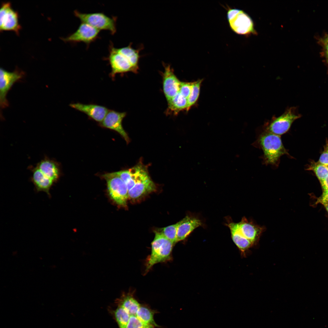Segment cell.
Listing matches in <instances>:
<instances>
[{"label": "cell", "mask_w": 328, "mask_h": 328, "mask_svg": "<svg viewBox=\"0 0 328 328\" xmlns=\"http://www.w3.org/2000/svg\"><path fill=\"white\" fill-rule=\"evenodd\" d=\"M318 199L328 201V190L323 191L322 195Z\"/></svg>", "instance_id": "29"}, {"label": "cell", "mask_w": 328, "mask_h": 328, "mask_svg": "<svg viewBox=\"0 0 328 328\" xmlns=\"http://www.w3.org/2000/svg\"><path fill=\"white\" fill-rule=\"evenodd\" d=\"M74 14L82 22L87 24L100 31L108 30L112 35L116 31V16L109 17L102 12L82 13L76 10L74 11Z\"/></svg>", "instance_id": "7"}, {"label": "cell", "mask_w": 328, "mask_h": 328, "mask_svg": "<svg viewBox=\"0 0 328 328\" xmlns=\"http://www.w3.org/2000/svg\"><path fill=\"white\" fill-rule=\"evenodd\" d=\"M323 191L328 190V176L323 181L320 182Z\"/></svg>", "instance_id": "28"}, {"label": "cell", "mask_w": 328, "mask_h": 328, "mask_svg": "<svg viewBox=\"0 0 328 328\" xmlns=\"http://www.w3.org/2000/svg\"><path fill=\"white\" fill-rule=\"evenodd\" d=\"M112 311L119 328H156L155 311L141 304L131 294H123L117 299Z\"/></svg>", "instance_id": "1"}, {"label": "cell", "mask_w": 328, "mask_h": 328, "mask_svg": "<svg viewBox=\"0 0 328 328\" xmlns=\"http://www.w3.org/2000/svg\"><path fill=\"white\" fill-rule=\"evenodd\" d=\"M326 166H327V169H328V165Z\"/></svg>", "instance_id": "31"}, {"label": "cell", "mask_w": 328, "mask_h": 328, "mask_svg": "<svg viewBox=\"0 0 328 328\" xmlns=\"http://www.w3.org/2000/svg\"><path fill=\"white\" fill-rule=\"evenodd\" d=\"M227 225L230 229L234 242L241 251L244 253L251 248L237 231L235 223L231 222L228 224Z\"/></svg>", "instance_id": "21"}, {"label": "cell", "mask_w": 328, "mask_h": 328, "mask_svg": "<svg viewBox=\"0 0 328 328\" xmlns=\"http://www.w3.org/2000/svg\"><path fill=\"white\" fill-rule=\"evenodd\" d=\"M100 30L85 23L81 22L77 30L65 38L64 42L75 43L82 42L87 46L99 38Z\"/></svg>", "instance_id": "13"}, {"label": "cell", "mask_w": 328, "mask_h": 328, "mask_svg": "<svg viewBox=\"0 0 328 328\" xmlns=\"http://www.w3.org/2000/svg\"><path fill=\"white\" fill-rule=\"evenodd\" d=\"M202 80H200L193 82L191 91L187 99V104L186 111L189 110L197 100L200 94V87Z\"/></svg>", "instance_id": "23"}, {"label": "cell", "mask_w": 328, "mask_h": 328, "mask_svg": "<svg viewBox=\"0 0 328 328\" xmlns=\"http://www.w3.org/2000/svg\"><path fill=\"white\" fill-rule=\"evenodd\" d=\"M324 47L326 61L328 64V37L324 41Z\"/></svg>", "instance_id": "27"}, {"label": "cell", "mask_w": 328, "mask_h": 328, "mask_svg": "<svg viewBox=\"0 0 328 328\" xmlns=\"http://www.w3.org/2000/svg\"><path fill=\"white\" fill-rule=\"evenodd\" d=\"M202 224L201 221L195 217H185L178 222L176 242L185 239L194 229Z\"/></svg>", "instance_id": "19"}, {"label": "cell", "mask_w": 328, "mask_h": 328, "mask_svg": "<svg viewBox=\"0 0 328 328\" xmlns=\"http://www.w3.org/2000/svg\"><path fill=\"white\" fill-rule=\"evenodd\" d=\"M19 16L12 8L10 2L2 3L0 9V30L12 31L19 35L21 26L19 23Z\"/></svg>", "instance_id": "11"}, {"label": "cell", "mask_w": 328, "mask_h": 328, "mask_svg": "<svg viewBox=\"0 0 328 328\" xmlns=\"http://www.w3.org/2000/svg\"><path fill=\"white\" fill-rule=\"evenodd\" d=\"M36 166L55 183L58 182L61 172L60 165L56 160L45 156L37 163Z\"/></svg>", "instance_id": "17"}, {"label": "cell", "mask_w": 328, "mask_h": 328, "mask_svg": "<svg viewBox=\"0 0 328 328\" xmlns=\"http://www.w3.org/2000/svg\"><path fill=\"white\" fill-rule=\"evenodd\" d=\"M306 169L313 171L320 183L323 181L328 176V169L326 166L321 164L318 162L311 161L308 166Z\"/></svg>", "instance_id": "22"}, {"label": "cell", "mask_w": 328, "mask_h": 328, "mask_svg": "<svg viewBox=\"0 0 328 328\" xmlns=\"http://www.w3.org/2000/svg\"><path fill=\"white\" fill-rule=\"evenodd\" d=\"M126 114L125 112H119L109 110L100 124L103 127L117 132L122 136L127 143H128L129 142V138L122 124V120Z\"/></svg>", "instance_id": "14"}, {"label": "cell", "mask_w": 328, "mask_h": 328, "mask_svg": "<svg viewBox=\"0 0 328 328\" xmlns=\"http://www.w3.org/2000/svg\"><path fill=\"white\" fill-rule=\"evenodd\" d=\"M317 202L323 204L328 212V201L318 199Z\"/></svg>", "instance_id": "30"}, {"label": "cell", "mask_w": 328, "mask_h": 328, "mask_svg": "<svg viewBox=\"0 0 328 328\" xmlns=\"http://www.w3.org/2000/svg\"><path fill=\"white\" fill-rule=\"evenodd\" d=\"M106 180L109 196L117 204L126 206L129 198L128 191L125 182L115 172L103 175Z\"/></svg>", "instance_id": "9"}, {"label": "cell", "mask_w": 328, "mask_h": 328, "mask_svg": "<svg viewBox=\"0 0 328 328\" xmlns=\"http://www.w3.org/2000/svg\"><path fill=\"white\" fill-rule=\"evenodd\" d=\"M301 117L296 112L294 107L289 108L281 115L273 117L269 121L265 123L263 130L279 135L286 133L293 123Z\"/></svg>", "instance_id": "6"}, {"label": "cell", "mask_w": 328, "mask_h": 328, "mask_svg": "<svg viewBox=\"0 0 328 328\" xmlns=\"http://www.w3.org/2000/svg\"><path fill=\"white\" fill-rule=\"evenodd\" d=\"M227 18L231 29L236 34L244 35L256 34L252 20L243 10L229 7Z\"/></svg>", "instance_id": "8"}, {"label": "cell", "mask_w": 328, "mask_h": 328, "mask_svg": "<svg viewBox=\"0 0 328 328\" xmlns=\"http://www.w3.org/2000/svg\"><path fill=\"white\" fill-rule=\"evenodd\" d=\"M24 72L16 68L13 72L8 71L2 68L0 69V106L1 109L8 107L9 102L6 95L13 84L21 79Z\"/></svg>", "instance_id": "10"}, {"label": "cell", "mask_w": 328, "mask_h": 328, "mask_svg": "<svg viewBox=\"0 0 328 328\" xmlns=\"http://www.w3.org/2000/svg\"><path fill=\"white\" fill-rule=\"evenodd\" d=\"M109 46V53L104 59L108 61L111 67L109 75L114 79L116 74L128 72L136 73L138 68L140 52L142 48H133L131 43L127 46L115 48L112 42Z\"/></svg>", "instance_id": "2"}, {"label": "cell", "mask_w": 328, "mask_h": 328, "mask_svg": "<svg viewBox=\"0 0 328 328\" xmlns=\"http://www.w3.org/2000/svg\"><path fill=\"white\" fill-rule=\"evenodd\" d=\"M318 162L326 166L328 165V139L326 140L323 151L321 153Z\"/></svg>", "instance_id": "26"}, {"label": "cell", "mask_w": 328, "mask_h": 328, "mask_svg": "<svg viewBox=\"0 0 328 328\" xmlns=\"http://www.w3.org/2000/svg\"><path fill=\"white\" fill-rule=\"evenodd\" d=\"M32 173L31 180L34 185L37 192L43 191L51 196L50 190L55 183L46 176L36 166H30L29 167Z\"/></svg>", "instance_id": "18"}, {"label": "cell", "mask_w": 328, "mask_h": 328, "mask_svg": "<svg viewBox=\"0 0 328 328\" xmlns=\"http://www.w3.org/2000/svg\"><path fill=\"white\" fill-rule=\"evenodd\" d=\"M174 244L157 231L151 243L150 255L147 261L146 271L148 272L155 264L170 260Z\"/></svg>", "instance_id": "5"}, {"label": "cell", "mask_w": 328, "mask_h": 328, "mask_svg": "<svg viewBox=\"0 0 328 328\" xmlns=\"http://www.w3.org/2000/svg\"><path fill=\"white\" fill-rule=\"evenodd\" d=\"M115 173L126 185L129 198H138L155 189V184L146 168L142 165L138 164L128 170Z\"/></svg>", "instance_id": "3"}, {"label": "cell", "mask_w": 328, "mask_h": 328, "mask_svg": "<svg viewBox=\"0 0 328 328\" xmlns=\"http://www.w3.org/2000/svg\"><path fill=\"white\" fill-rule=\"evenodd\" d=\"M163 74V91L167 101L176 95L179 92L181 83L174 74L169 65H165Z\"/></svg>", "instance_id": "15"}, {"label": "cell", "mask_w": 328, "mask_h": 328, "mask_svg": "<svg viewBox=\"0 0 328 328\" xmlns=\"http://www.w3.org/2000/svg\"><path fill=\"white\" fill-rule=\"evenodd\" d=\"M168 110L174 114L180 111L186 109L187 99L179 92L174 97L168 101Z\"/></svg>", "instance_id": "20"}, {"label": "cell", "mask_w": 328, "mask_h": 328, "mask_svg": "<svg viewBox=\"0 0 328 328\" xmlns=\"http://www.w3.org/2000/svg\"><path fill=\"white\" fill-rule=\"evenodd\" d=\"M178 222L161 228L157 231L174 244L176 243V236Z\"/></svg>", "instance_id": "24"}, {"label": "cell", "mask_w": 328, "mask_h": 328, "mask_svg": "<svg viewBox=\"0 0 328 328\" xmlns=\"http://www.w3.org/2000/svg\"><path fill=\"white\" fill-rule=\"evenodd\" d=\"M253 144L263 151V163L266 165L277 167L282 155L291 157L284 147L279 135L263 130Z\"/></svg>", "instance_id": "4"}, {"label": "cell", "mask_w": 328, "mask_h": 328, "mask_svg": "<svg viewBox=\"0 0 328 328\" xmlns=\"http://www.w3.org/2000/svg\"><path fill=\"white\" fill-rule=\"evenodd\" d=\"M235 224L238 232L251 248L257 244L265 229L264 226L248 220L245 217Z\"/></svg>", "instance_id": "12"}, {"label": "cell", "mask_w": 328, "mask_h": 328, "mask_svg": "<svg viewBox=\"0 0 328 328\" xmlns=\"http://www.w3.org/2000/svg\"><path fill=\"white\" fill-rule=\"evenodd\" d=\"M70 106L82 112L95 121L101 122L109 110L105 107L95 104H84L80 103H71Z\"/></svg>", "instance_id": "16"}, {"label": "cell", "mask_w": 328, "mask_h": 328, "mask_svg": "<svg viewBox=\"0 0 328 328\" xmlns=\"http://www.w3.org/2000/svg\"><path fill=\"white\" fill-rule=\"evenodd\" d=\"M192 85L193 82H181L179 92L187 99L191 93Z\"/></svg>", "instance_id": "25"}]
</instances>
